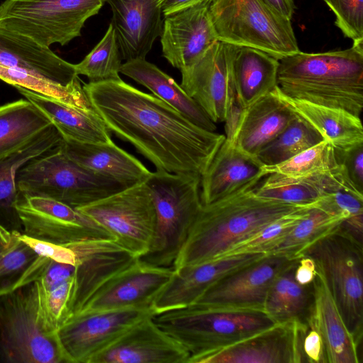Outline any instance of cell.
Masks as SVG:
<instances>
[{
  "label": "cell",
  "instance_id": "obj_1",
  "mask_svg": "<svg viewBox=\"0 0 363 363\" xmlns=\"http://www.w3.org/2000/svg\"><path fill=\"white\" fill-rule=\"evenodd\" d=\"M83 89L109 131L158 170L201 177L225 139L121 78L89 82Z\"/></svg>",
  "mask_w": 363,
  "mask_h": 363
},
{
  "label": "cell",
  "instance_id": "obj_2",
  "mask_svg": "<svg viewBox=\"0 0 363 363\" xmlns=\"http://www.w3.org/2000/svg\"><path fill=\"white\" fill-rule=\"evenodd\" d=\"M262 180H255L228 196L202 204L172 269L214 259L276 220L308 206L257 196L255 188Z\"/></svg>",
  "mask_w": 363,
  "mask_h": 363
},
{
  "label": "cell",
  "instance_id": "obj_3",
  "mask_svg": "<svg viewBox=\"0 0 363 363\" xmlns=\"http://www.w3.org/2000/svg\"><path fill=\"white\" fill-rule=\"evenodd\" d=\"M277 86L286 96L343 109L360 117L363 108V42L318 53L301 50L279 60Z\"/></svg>",
  "mask_w": 363,
  "mask_h": 363
},
{
  "label": "cell",
  "instance_id": "obj_4",
  "mask_svg": "<svg viewBox=\"0 0 363 363\" xmlns=\"http://www.w3.org/2000/svg\"><path fill=\"white\" fill-rule=\"evenodd\" d=\"M38 280L0 296V363H69Z\"/></svg>",
  "mask_w": 363,
  "mask_h": 363
},
{
  "label": "cell",
  "instance_id": "obj_5",
  "mask_svg": "<svg viewBox=\"0 0 363 363\" xmlns=\"http://www.w3.org/2000/svg\"><path fill=\"white\" fill-rule=\"evenodd\" d=\"M153 319L189 352L188 363L277 323L263 309L194 305L155 314Z\"/></svg>",
  "mask_w": 363,
  "mask_h": 363
},
{
  "label": "cell",
  "instance_id": "obj_6",
  "mask_svg": "<svg viewBox=\"0 0 363 363\" xmlns=\"http://www.w3.org/2000/svg\"><path fill=\"white\" fill-rule=\"evenodd\" d=\"M201 177L157 169L145 181L156 212L154 238L139 259L146 264L172 268L201 208Z\"/></svg>",
  "mask_w": 363,
  "mask_h": 363
},
{
  "label": "cell",
  "instance_id": "obj_7",
  "mask_svg": "<svg viewBox=\"0 0 363 363\" xmlns=\"http://www.w3.org/2000/svg\"><path fill=\"white\" fill-rule=\"evenodd\" d=\"M16 179L20 194L50 198L76 209L129 186L74 162L62 143L20 167Z\"/></svg>",
  "mask_w": 363,
  "mask_h": 363
},
{
  "label": "cell",
  "instance_id": "obj_8",
  "mask_svg": "<svg viewBox=\"0 0 363 363\" xmlns=\"http://www.w3.org/2000/svg\"><path fill=\"white\" fill-rule=\"evenodd\" d=\"M218 40L264 51L279 60L300 51L291 20L263 0H211Z\"/></svg>",
  "mask_w": 363,
  "mask_h": 363
},
{
  "label": "cell",
  "instance_id": "obj_9",
  "mask_svg": "<svg viewBox=\"0 0 363 363\" xmlns=\"http://www.w3.org/2000/svg\"><path fill=\"white\" fill-rule=\"evenodd\" d=\"M304 255L315 262L347 329L359 343L363 333L362 245L338 225Z\"/></svg>",
  "mask_w": 363,
  "mask_h": 363
},
{
  "label": "cell",
  "instance_id": "obj_10",
  "mask_svg": "<svg viewBox=\"0 0 363 363\" xmlns=\"http://www.w3.org/2000/svg\"><path fill=\"white\" fill-rule=\"evenodd\" d=\"M104 0H5L0 25L49 47L66 45L81 36L85 22L96 15Z\"/></svg>",
  "mask_w": 363,
  "mask_h": 363
},
{
  "label": "cell",
  "instance_id": "obj_11",
  "mask_svg": "<svg viewBox=\"0 0 363 363\" xmlns=\"http://www.w3.org/2000/svg\"><path fill=\"white\" fill-rule=\"evenodd\" d=\"M77 209L138 258L148 251L154 238L156 212L145 182Z\"/></svg>",
  "mask_w": 363,
  "mask_h": 363
},
{
  "label": "cell",
  "instance_id": "obj_12",
  "mask_svg": "<svg viewBox=\"0 0 363 363\" xmlns=\"http://www.w3.org/2000/svg\"><path fill=\"white\" fill-rule=\"evenodd\" d=\"M154 315L148 308L82 311L57 328V336L69 363H90L138 320Z\"/></svg>",
  "mask_w": 363,
  "mask_h": 363
},
{
  "label": "cell",
  "instance_id": "obj_13",
  "mask_svg": "<svg viewBox=\"0 0 363 363\" xmlns=\"http://www.w3.org/2000/svg\"><path fill=\"white\" fill-rule=\"evenodd\" d=\"M17 211L23 234L56 245H67L91 238H112L89 217L56 200L19 193Z\"/></svg>",
  "mask_w": 363,
  "mask_h": 363
},
{
  "label": "cell",
  "instance_id": "obj_14",
  "mask_svg": "<svg viewBox=\"0 0 363 363\" xmlns=\"http://www.w3.org/2000/svg\"><path fill=\"white\" fill-rule=\"evenodd\" d=\"M180 72L181 87L215 123L233 117L238 107L227 43L216 41L200 59Z\"/></svg>",
  "mask_w": 363,
  "mask_h": 363
},
{
  "label": "cell",
  "instance_id": "obj_15",
  "mask_svg": "<svg viewBox=\"0 0 363 363\" xmlns=\"http://www.w3.org/2000/svg\"><path fill=\"white\" fill-rule=\"evenodd\" d=\"M64 246L72 250L75 258L73 285L65 321L79 313L109 280L139 259L113 238L86 239Z\"/></svg>",
  "mask_w": 363,
  "mask_h": 363
},
{
  "label": "cell",
  "instance_id": "obj_16",
  "mask_svg": "<svg viewBox=\"0 0 363 363\" xmlns=\"http://www.w3.org/2000/svg\"><path fill=\"white\" fill-rule=\"evenodd\" d=\"M305 320L277 322L227 347L192 359L189 363H302Z\"/></svg>",
  "mask_w": 363,
  "mask_h": 363
},
{
  "label": "cell",
  "instance_id": "obj_17",
  "mask_svg": "<svg viewBox=\"0 0 363 363\" xmlns=\"http://www.w3.org/2000/svg\"><path fill=\"white\" fill-rule=\"evenodd\" d=\"M299 259H289L269 254L263 259L225 276L191 305L264 310L265 299L274 281Z\"/></svg>",
  "mask_w": 363,
  "mask_h": 363
},
{
  "label": "cell",
  "instance_id": "obj_18",
  "mask_svg": "<svg viewBox=\"0 0 363 363\" xmlns=\"http://www.w3.org/2000/svg\"><path fill=\"white\" fill-rule=\"evenodd\" d=\"M189 357L186 349L150 315L96 354L90 363H188Z\"/></svg>",
  "mask_w": 363,
  "mask_h": 363
},
{
  "label": "cell",
  "instance_id": "obj_19",
  "mask_svg": "<svg viewBox=\"0 0 363 363\" xmlns=\"http://www.w3.org/2000/svg\"><path fill=\"white\" fill-rule=\"evenodd\" d=\"M211 1L164 16L160 36L162 55L180 71L218 40L208 11Z\"/></svg>",
  "mask_w": 363,
  "mask_h": 363
},
{
  "label": "cell",
  "instance_id": "obj_20",
  "mask_svg": "<svg viewBox=\"0 0 363 363\" xmlns=\"http://www.w3.org/2000/svg\"><path fill=\"white\" fill-rule=\"evenodd\" d=\"M268 255H233L173 269L171 278L153 302L154 315L193 304L209 287L225 276Z\"/></svg>",
  "mask_w": 363,
  "mask_h": 363
},
{
  "label": "cell",
  "instance_id": "obj_21",
  "mask_svg": "<svg viewBox=\"0 0 363 363\" xmlns=\"http://www.w3.org/2000/svg\"><path fill=\"white\" fill-rule=\"evenodd\" d=\"M172 274L171 267H156L138 259L99 289L80 312L125 308L152 309L154 301Z\"/></svg>",
  "mask_w": 363,
  "mask_h": 363
},
{
  "label": "cell",
  "instance_id": "obj_22",
  "mask_svg": "<svg viewBox=\"0 0 363 363\" xmlns=\"http://www.w3.org/2000/svg\"><path fill=\"white\" fill-rule=\"evenodd\" d=\"M296 117L272 92L238 109L225 123V138L245 154L256 157Z\"/></svg>",
  "mask_w": 363,
  "mask_h": 363
},
{
  "label": "cell",
  "instance_id": "obj_23",
  "mask_svg": "<svg viewBox=\"0 0 363 363\" xmlns=\"http://www.w3.org/2000/svg\"><path fill=\"white\" fill-rule=\"evenodd\" d=\"M112 11V23L122 60L145 58L160 36L162 0H104Z\"/></svg>",
  "mask_w": 363,
  "mask_h": 363
},
{
  "label": "cell",
  "instance_id": "obj_24",
  "mask_svg": "<svg viewBox=\"0 0 363 363\" xmlns=\"http://www.w3.org/2000/svg\"><path fill=\"white\" fill-rule=\"evenodd\" d=\"M256 157L238 150L225 138L201 176L200 197L203 205L228 196L267 174Z\"/></svg>",
  "mask_w": 363,
  "mask_h": 363
},
{
  "label": "cell",
  "instance_id": "obj_25",
  "mask_svg": "<svg viewBox=\"0 0 363 363\" xmlns=\"http://www.w3.org/2000/svg\"><path fill=\"white\" fill-rule=\"evenodd\" d=\"M0 65L26 69L64 86L79 79L74 64L65 61L49 47L1 25Z\"/></svg>",
  "mask_w": 363,
  "mask_h": 363
},
{
  "label": "cell",
  "instance_id": "obj_26",
  "mask_svg": "<svg viewBox=\"0 0 363 363\" xmlns=\"http://www.w3.org/2000/svg\"><path fill=\"white\" fill-rule=\"evenodd\" d=\"M313 302L306 316L323 340L327 363H359V343L347 329L325 284L317 270L312 283Z\"/></svg>",
  "mask_w": 363,
  "mask_h": 363
},
{
  "label": "cell",
  "instance_id": "obj_27",
  "mask_svg": "<svg viewBox=\"0 0 363 363\" xmlns=\"http://www.w3.org/2000/svg\"><path fill=\"white\" fill-rule=\"evenodd\" d=\"M228 48L236 103L242 109L277 86L279 60L251 47L228 44Z\"/></svg>",
  "mask_w": 363,
  "mask_h": 363
},
{
  "label": "cell",
  "instance_id": "obj_28",
  "mask_svg": "<svg viewBox=\"0 0 363 363\" xmlns=\"http://www.w3.org/2000/svg\"><path fill=\"white\" fill-rule=\"evenodd\" d=\"M341 189L359 191L338 164L331 171L303 177L269 174L256 186L255 193L263 198L296 205H309Z\"/></svg>",
  "mask_w": 363,
  "mask_h": 363
},
{
  "label": "cell",
  "instance_id": "obj_29",
  "mask_svg": "<svg viewBox=\"0 0 363 363\" xmlns=\"http://www.w3.org/2000/svg\"><path fill=\"white\" fill-rule=\"evenodd\" d=\"M62 141L61 134L52 124L21 148L0 157V227L23 233L16 208L19 197L16 172L26 163L60 145Z\"/></svg>",
  "mask_w": 363,
  "mask_h": 363
},
{
  "label": "cell",
  "instance_id": "obj_30",
  "mask_svg": "<svg viewBox=\"0 0 363 363\" xmlns=\"http://www.w3.org/2000/svg\"><path fill=\"white\" fill-rule=\"evenodd\" d=\"M67 156L83 167L113 178L128 186L145 182L150 174L133 155L113 140L104 143H80L63 140Z\"/></svg>",
  "mask_w": 363,
  "mask_h": 363
},
{
  "label": "cell",
  "instance_id": "obj_31",
  "mask_svg": "<svg viewBox=\"0 0 363 363\" xmlns=\"http://www.w3.org/2000/svg\"><path fill=\"white\" fill-rule=\"evenodd\" d=\"M272 93L296 116L309 123L335 149L363 143L360 117L343 109L317 105L285 95L278 87Z\"/></svg>",
  "mask_w": 363,
  "mask_h": 363
},
{
  "label": "cell",
  "instance_id": "obj_32",
  "mask_svg": "<svg viewBox=\"0 0 363 363\" xmlns=\"http://www.w3.org/2000/svg\"><path fill=\"white\" fill-rule=\"evenodd\" d=\"M16 88L47 116L63 140L80 143L112 140L111 132L94 110L77 108L26 89Z\"/></svg>",
  "mask_w": 363,
  "mask_h": 363
},
{
  "label": "cell",
  "instance_id": "obj_33",
  "mask_svg": "<svg viewBox=\"0 0 363 363\" xmlns=\"http://www.w3.org/2000/svg\"><path fill=\"white\" fill-rule=\"evenodd\" d=\"M120 73L148 89L201 128L212 132L216 130V123L181 86L145 58L126 60L122 63Z\"/></svg>",
  "mask_w": 363,
  "mask_h": 363
},
{
  "label": "cell",
  "instance_id": "obj_34",
  "mask_svg": "<svg viewBox=\"0 0 363 363\" xmlns=\"http://www.w3.org/2000/svg\"><path fill=\"white\" fill-rule=\"evenodd\" d=\"M21 235L0 227V296L38 280L50 260L37 253Z\"/></svg>",
  "mask_w": 363,
  "mask_h": 363
},
{
  "label": "cell",
  "instance_id": "obj_35",
  "mask_svg": "<svg viewBox=\"0 0 363 363\" xmlns=\"http://www.w3.org/2000/svg\"><path fill=\"white\" fill-rule=\"evenodd\" d=\"M52 123L30 101L19 99L0 106V157L21 148Z\"/></svg>",
  "mask_w": 363,
  "mask_h": 363
},
{
  "label": "cell",
  "instance_id": "obj_36",
  "mask_svg": "<svg viewBox=\"0 0 363 363\" xmlns=\"http://www.w3.org/2000/svg\"><path fill=\"white\" fill-rule=\"evenodd\" d=\"M346 218V216L330 212L317 203L269 255L299 259L307 249L333 232Z\"/></svg>",
  "mask_w": 363,
  "mask_h": 363
},
{
  "label": "cell",
  "instance_id": "obj_37",
  "mask_svg": "<svg viewBox=\"0 0 363 363\" xmlns=\"http://www.w3.org/2000/svg\"><path fill=\"white\" fill-rule=\"evenodd\" d=\"M0 79L14 87H21L69 106L94 111L79 78L64 86L26 69L0 65Z\"/></svg>",
  "mask_w": 363,
  "mask_h": 363
},
{
  "label": "cell",
  "instance_id": "obj_38",
  "mask_svg": "<svg viewBox=\"0 0 363 363\" xmlns=\"http://www.w3.org/2000/svg\"><path fill=\"white\" fill-rule=\"evenodd\" d=\"M323 138L309 123L296 117L256 158L262 166L280 164L313 146Z\"/></svg>",
  "mask_w": 363,
  "mask_h": 363
},
{
  "label": "cell",
  "instance_id": "obj_39",
  "mask_svg": "<svg viewBox=\"0 0 363 363\" xmlns=\"http://www.w3.org/2000/svg\"><path fill=\"white\" fill-rule=\"evenodd\" d=\"M74 274V265L50 259L38 279L49 318L57 328L66 318Z\"/></svg>",
  "mask_w": 363,
  "mask_h": 363
},
{
  "label": "cell",
  "instance_id": "obj_40",
  "mask_svg": "<svg viewBox=\"0 0 363 363\" xmlns=\"http://www.w3.org/2000/svg\"><path fill=\"white\" fill-rule=\"evenodd\" d=\"M121 60L116 32L110 23L101 40L80 62L74 64V68L78 76H86L90 82L118 79Z\"/></svg>",
  "mask_w": 363,
  "mask_h": 363
},
{
  "label": "cell",
  "instance_id": "obj_41",
  "mask_svg": "<svg viewBox=\"0 0 363 363\" xmlns=\"http://www.w3.org/2000/svg\"><path fill=\"white\" fill-rule=\"evenodd\" d=\"M317 203L318 201L282 216L253 235L236 243L214 259L245 254H270Z\"/></svg>",
  "mask_w": 363,
  "mask_h": 363
},
{
  "label": "cell",
  "instance_id": "obj_42",
  "mask_svg": "<svg viewBox=\"0 0 363 363\" xmlns=\"http://www.w3.org/2000/svg\"><path fill=\"white\" fill-rule=\"evenodd\" d=\"M337 166L334 147L323 140L280 164L262 167L267 174L303 177L331 171Z\"/></svg>",
  "mask_w": 363,
  "mask_h": 363
},
{
  "label": "cell",
  "instance_id": "obj_43",
  "mask_svg": "<svg viewBox=\"0 0 363 363\" xmlns=\"http://www.w3.org/2000/svg\"><path fill=\"white\" fill-rule=\"evenodd\" d=\"M335 16V26L353 43L363 42V0H323Z\"/></svg>",
  "mask_w": 363,
  "mask_h": 363
},
{
  "label": "cell",
  "instance_id": "obj_44",
  "mask_svg": "<svg viewBox=\"0 0 363 363\" xmlns=\"http://www.w3.org/2000/svg\"><path fill=\"white\" fill-rule=\"evenodd\" d=\"M318 205L347 218L363 215V194L351 189H341L323 196Z\"/></svg>",
  "mask_w": 363,
  "mask_h": 363
},
{
  "label": "cell",
  "instance_id": "obj_45",
  "mask_svg": "<svg viewBox=\"0 0 363 363\" xmlns=\"http://www.w3.org/2000/svg\"><path fill=\"white\" fill-rule=\"evenodd\" d=\"M335 154L337 164L341 166L347 177L362 193L363 143L345 150L335 149Z\"/></svg>",
  "mask_w": 363,
  "mask_h": 363
},
{
  "label": "cell",
  "instance_id": "obj_46",
  "mask_svg": "<svg viewBox=\"0 0 363 363\" xmlns=\"http://www.w3.org/2000/svg\"><path fill=\"white\" fill-rule=\"evenodd\" d=\"M21 238L39 255L54 261L74 265V252L68 247L39 240L23 233Z\"/></svg>",
  "mask_w": 363,
  "mask_h": 363
},
{
  "label": "cell",
  "instance_id": "obj_47",
  "mask_svg": "<svg viewBox=\"0 0 363 363\" xmlns=\"http://www.w3.org/2000/svg\"><path fill=\"white\" fill-rule=\"evenodd\" d=\"M305 333L302 349L306 362L327 363L325 345L318 330L309 321L305 320Z\"/></svg>",
  "mask_w": 363,
  "mask_h": 363
},
{
  "label": "cell",
  "instance_id": "obj_48",
  "mask_svg": "<svg viewBox=\"0 0 363 363\" xmlns=\"http://www.w3.org/2000/svg\"><path fill=\"white\" fill-rule=\"evenodd\" d=\"M317 275V268L315 262L308 256L300 257L296 267L294 278L302 285H310Z\"/></svg>",
  "mask_w": 363,
  "mask_h": 363
},
{
  "label": "cell",
  "instance_id": "obj_49",
  "mask_svg": "<svg viewBox=\"0 0 363 363\" xmlns=\"http://www.w3.org/2000/svg\"><path fill=\"white\" fill-rule=\"evenodd\" d=\"M206 1L208 0H162L160 6L164 16Z\"/></svg>",
  "mask_w": 363,
  "mask_h": 363
},
{
  "label": "cell",
  "instance_id": "obj_50",
  "mask_svg": "<svg viewBox=\"0 0 363 363\" xmlns=\"http://www.w3.org/2000/svg\"><path fill=\"white\" fill-rule=\"evenodd\" d=\"M284 17L291 20L295 11L294 0H263Z\"/></svg>",
  "mask_w": 363,
  "mask_h": 363
}]
</instances>
